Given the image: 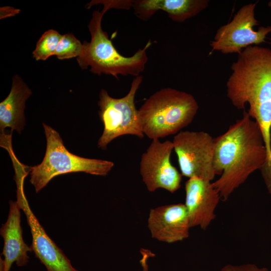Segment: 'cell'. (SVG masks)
<instances>
[{"instance_id":"obj_1","label":"cell","mask_w":271,"mask_h":271,"mask_svg":"<svg viewBox=\"0 0 271 271\" xmlns=\"http://www.w3.org/2000/svg\"><path fill=\"white\" fill-rule=\"evenodd\" d=\"M266 159L261 131L244 110L242 118L215 138L213 167L220 176L212 183L220 199L226 201L250 174L263 168Z\"/></svg>"},{"instance_id":"obj_2","label":"cell","mask_w":271,"mask_h":271,"mask_svg":"<svg viewBox=\"0 0 271 271\" xmlns=\"http://www.w3.org/2000/svg\"><path fill=\"white\" fill-rule=\"evenodd\" d=\"M231 68L227 96L237 109L249 104L247 112L258 124L271 160V50L249 46L238 54Z\"/></svg>"},{"instance_id":"obj_3","label":"cell","mask_w":271,"mask_h":271,"mask_svg":"<svg viewBox=\"0 0 271 271\" xmlns=\"http://www.w3.org/2000/svg\"><path fill=\"white\" fill-rule=\"evenodd\" d=\"M109 10L104 6L101 11L93 12L88 25L91 39L90 42L83 43L82 53L77 58L78 64L82 69L90 67V71L99 76L109 75L117 79L119 75L138 76L144 71L148 60L147 51L152 42L149 40L144 48L139 49L131 56L121 55L107 33L102 29L103 17Z\"/></svg>"},{"instance_id":"obj_4","label":"cell","mask_w":271,"mask_h":271,"mask_svg":"<svg viewBox=\"0 0 271 271\" xmlns=\"http://www.w3.org/2000/svg\"><path fill=\"white\" fill-rule=\"evenodd\" d=\"M198 109L192 94L169 87L151 95L138 115L144 134L153 140L181 131L192 122Z\"/></svg>"},{"instance_id":"obj_5","label":"cell","mask_w":271,"mask_h":271,"mask_svg":"<svg viewBox=\"0 0 271 271\" xmlns=\"http://www.w3.org/2000/svg\"><path fill=\"white\" fill-rule=\"evenodd\" d=\"M43 125L47 142L45 156L41 164L30 169V181L36 192L61 174L84 172L105 176L113 167L114 163L111 161L85 158L70 153L56 130L44 123Z\"/></svg>"},{"instance_id":"obj_6","label":"cell","mask_w":271,"mask_h":271,"mask_svg":"<svg viewBox=\"0 0 271 271\" xmlns=\"http://www.w3.org/2000/svg\"><path fill=\"white\" fill-rule=\"evenodd\" d=\"M142 75L132 80L128 92L121 98H113L102 89L99 94L98 115L103 124V130L97 146L106 150L107 145L116 138L124 135H133L143 138L134 99L142 83Z\"/></svg>"},{"instance_id":"obj_7","label":"cell","mask_w":271,"mask_h":271,"mask_svg":"<svg viewBox=\"0 0 271 271\" xmlns=\"http://www.w3.org/2000/svg\"><path fill=\"white\" fill-rule=\"evenodd\" d=\"M172 142L182 176L214 179L215 138L203 131L181 130Z\"/></svg>"},{"instance_id":"obj_8","label":"cell","mask_w":271,"mask_h":271,"mask_svg":"<svg viewBox=\"0 0 271 271\" xmlns=\"http://www.w3.org/2000/svg\"><path fill=\"white\" fill-rule=\"evenodd\" d=\"M255 3L242 6L231 22L217 30L210 43L211 52L218 51L224 54H239L243 48L265 42L266 36L271 32V26H260L257 31L253 29L259 24L255 18Z\"/></svg>"},{"instance_id":"obj_9","label":"cell","mask_w":271,"mask_h":271,"mask_svg":"<svg viewBox=\"0 0 271 271\" xmlns=\"http://www.w3.org/2000/svg\"><path fill=\"white\" fill-rule=\"evenodd\" d=\"M173 150L172 142L155 139L142 155L140 174L149 191L162 188L174 193L181 187L182 175L170 161Z\"/></svg>"},{"instance_id":"obj_10","label":"cell","mask_w":271,"mask_h":271,"mask_svg":"<svg viewBox=\"0 0 271 271\" xmlns=\"http://www.w3.org/2000/svg\"><path fill=\"white\" fill-rule=\"evenodd\" d=\"M24 177L17 176V200L24 211L32 236L31 248L47 271H77L70 260L47 235L31 209L23 190Z\"/></svg>"},{"instance_id":"obj_11","label":"cell","mask_w":271,"mask_h":271,"mask_svg":"<svg viewBox=\"0 0 271 271\" xmlns=\"http://www.w3.org/2000/svg\"><path fill=\"white\" fill-rule=\"evenodd\" d=\"M148 227L152 237L160 241L170 243L188 238L191 226L185 204L167 205L151 209Z\"/></svg>"},{"instance_id":"obj_12","label":"cell","mask_w":271,"mask_h":271,"mask_svg":"<svg viewBox=\"0 0 271 271\" xmlns=\"http://www.w3.org/2000/svg\"><path fill=\"white\" fill-rule=\"evenodd\" d=\"M185 189L191 227L205 230L216 217L214 211L221 199L218 192L211 181L197 177L189 178Z\"/></svg>"},{"instance_id":"obj_13","label":"cell","mask_w":271,"mask_h":271,"mask_svg":"<svg viewBox=\"0 0 271 271\" xmlns=\"http://www.w3.org/2000/svg\"><path fill=\"white\" fill-rule=\"evenodd\" d=\"M20 210L17 201H10L8 217L0 230L4 240L2 253L4 258H1L0 271H10L14 262L19 266L26 265L29 258L28 252L32 251L23 238Z\"/></svg>"},{"instance_id":"obj_14","label":"cell","mask_w":271,"mask_h":271,"mask_svg":"<svg viewBox=\"0 0 271 271\" xmlns=\"http://www.w3.org/2000/svg\"><path fill=\"white\" fill-rule=\"evenodd\" d=\"M209 3L208 0H135L132 8L142 20H148L158 11H163L174 22L182 23L204 10Z\"/></svg>"},{"instance_id":"obj_15","label":"cell","mask_w":271,"mask_h":271,"mask_svg":"<svg viewBox=\"0 0 271 271\" xmlns=\"http://www.w3.org/2000/svg\"><path fill=\"white\" fill-rule=\"evenodd\" d=\"M32 92L22 78L16 74L8 96L0 103V128L2 131L10 127L19 133L25 125L24 109L27 100Z\"/></svg>"},{"instance_id":"obj_16","label":"cell","mask_w":271,"mask_h":271,"mask_svg":"<svg viewBox=\"0 0 271 271\" xmlns=\"http://www.w3.org/2000/svg\"><path fill=\"white\" fill-rule=\"evenodd\" d=\"M62 35L58 31L50 29L45 32L38 41L33 52L36 60H46L54 55Z\"/></svg>"},{"instance_id":"obj_17","label":"cell","mask_w":271,"mask_h":271,"mask_svg":"<svg viewBox=\"0 0 271 271\" xmlns=\"http://www.w3.org/2000/svg\"><path fill=\"white\" fill-rule=\"evenodd\" d=\"M82 49L83 43L72 33L65 34L59 41L54 55L60 60L77 58Z\"/></svg>"},{"instance_id":"obj_18","label":"cell","mask_w":271,"mask_h":271,"mask_svg":"<svg viewBox=\"0 0 271 271\" xmlns=\"http://www.w3.org/2000/svg\"><path fill=\"white\" fill-rule=\"evenodd\" d=\"M99 3L107 6L109 9L116 8L118 9L129 10L132 7L133 1H94L89 3L87 5V7L90 8L95 4H98Z\"/></svg>"},{"instance_id":"obj_19","label":"cell","mask_w":271,"mask_h":271,"mask_svg":"<svg viewBox=\"0 0 271 271\" xmlns=\"http://www.w3.org/2000/svg\"><path fill=\"white\" fill-rule=\"evenodd\" d=\"M220 271H268L266 267H259L254 264L241 265L227 264L223 266Z\"/></svg>"},{"instance_id":"obj_20","label":"cell","mask_w":271,"mask_h":271,"mask_svg":"<svg viewBox=\"0 0 271 271\" xmlns=\"http://www.w3.org/2000/svg\"><path fill=\"white\" fill-rule=\"evenodd\" d=\"M20 9H15L12 7H3L0 9V19H5L7 17L14 16L19 14Z\"/></svg>"},{"instance_id":"obj_21","label":"cell","mask_w":271,"mask_h":271,"mask_svg":"<svg viewBox=\"0 0 271 271\" xmlns=\"http://www.w3.org/2000/svg\"><path fill=\"white\" fill-rule=\"evenodd\" d=\"M268 7L271 8V1H270V2H269L268 3Z\"/></svg>"}]
</instances>
